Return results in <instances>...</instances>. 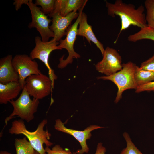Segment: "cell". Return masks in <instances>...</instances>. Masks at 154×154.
I'll return each instance as SVG.
<instances>
[{"mask_svg":"<svg viewBox=\"0 0 154 154\" xmlns=\"http://www.w3.org/2000/svg\"><path fill=\"white\" fill-rule=\"evenodd\" d=\"M146 10L145 19L148 26L154 29V0H146L144 2Z\"/></svg>","mask_w":154,"mask_h":154,"instance_id":"cell-20","label":"cell"},{"mask_svg":"<svg viewBox=\"0 0 154 154\" xmlns=\"http://www.w3.org/2000/svg\"><path fill=\"white\" fill-rule=\"evenodd\" d=\"M134 76L138 86L154 81V72L142 70L136 65Z\"/></svg>","mask_w":154,"mask_h":154,"instance_id":"cell-18","label":"cell"},{"mask_svg":"<svg viewBox=\"0 0 154 154\" xmlns=\"http://www.w3.org/2000/svg\"><path fill=\"white\" fill-rule=\"evenodd\" d=\"M135 90V92L137 93L144 91H154V80L145 84L138 86Z\"/></svg>","mask_w":154,"mask_h":154,"instance_id":"cell-25","label":"cell"},{"mask_svg":"<svg viewBox=\"0 0 154 154\" xmlns=\"http://www.w3.org/2000/svg\"><path fill=\"white\" fill-rule=\"evenodd\" d=\"M14 145L16 154H34L36 151L26 137L15 139Z\"/></svg>","mask_w":154,"mask_h":154,"instance_id":"cell-19","label":"cell"},{"mask_svg":"<svg viewBox=\"0 0 154 154\" xmlns=\"http://www.w3.org/2000/svg\"><path fill=\"white\" fill-rule=\"evenodd\" d=\"M12 56L9 54L0 60V83L19 82L18 74L12 63Z\"/></svg>","mask_w":154,"mask_h":154,"instance_id":"cell-13","label":"cell"},{"mask_svg":"<svg viewBox=\"0 0 154 154\" xmlns=\"http://www.w3.org/2000/svg\"><path fill=\"white\" fill-rule=\"evenodd\" d=\"M87 0H56L52 13H59L63 16L73 11H79L86 4Z\"/></svg>","mask_w":154,"mask_h":154,"instance_id":"cell-15","label":"cell"},{"mask_svg":"<svg viewBox=\"0 0 154 154\" xmlns=\"http://www.w3.org/2000/svg\"><path fill=\"white\" fill-rule=\"evenodd\" d=\"M0 154H11V153L6 151H1L0 152Z\"/></svg>","mask_w":154,"mask_h":154,"instance_id":"cell-28","label":"cell"},{"mask_svg":"<svg viewBox=\"0 0 154 154\" xmlns=\"http://www.w3.org/2000/svg\"><path fill=\"white\" fill-rule=\"evenodd\" d=\"M34 154H40L38 152L36 151Z\"/></svg>","mask_w":154,"mask_h":154,"instance_id":"cell-29","label":"cell"},{"mask_svg":"<svg viewBox=\"0 0 154 154\" xmlns=\"http://www.w3.org/2000/svg\"><path fill=\"white\" fill-rule=\"evenodd\" d=\"M102 60L95 65L99 72L109 76L122 68L121 56L115 49L107 47L105 49Z\"/></svg>","mask_w":154,"mask_h":154,"instance_id":"cell-10","label":"cell"},{"mask_svg":"<svg viewBox=\"0 0 154 154\" xmlns=\"http://www.w3.org/2000/svg\"><path fill=\"white\" fill-rule=\"evenodd\" d=\"M105 2L108 15L113 17L118 16L121 20V27L114 43H116L121 32L131 26L140 29L148 26L143 5L136 8L133 4L125 3L121 0H116L114 3Z\"/></svg>","mask_w":154,"mask_h":154,"instance_id":"cell-1","label":"cell"},{"mask_svg":"<svg viewBox=\"0 0 154 154\" xmlns=\"http://www.w3.org/2000/svg\"><path fill=\"white\" fill-rule=\"evenodd\" d=\"M27 5L30 9L32 18V21L29 24L28 27L36 28L41 35L42 41L44 42L48 41L50 38L54 36L49 26L52 20L48 18L40 8L34 3L32 0H29Z\"/></svg>","mask_w":154,"mask_h":154,"instance_id":"cell-7","label":"cell"},{"mask_svg":"<svg viewBox=\"0 0 154 154\" xmlns=\"http://www.w3.org/2000/svg\"><path fill=\"white\" fill-rule=\"evenodd\" d=\"M144 39L154 41V29L147 26L141 29L136 33L130 35L127 38L129 41L133 42Z\"/></svg>","mask_w":154,"mask_h":154,"instance_id":"cell-17","label":"cell"},{"mask_svg":"<svg viewBox=\"0 0 154 154\" xmlns=\"http://www.w3.org/2000/svg\"><path fill=\"white\" fill-rule=\"evenodd\" d=\"M30 96L24 87L18 99L15 100H12L9 102L13 109L11 114L5 119L6 125L8 121L15 116L27 122L33 119L34 114L37 111L40 103L39 100L34 98L31 99Z\"/></svg>","mask_w":154,"mask_h":154,"instance_id":"cell-4","label":"cell"},{"mask_svg":"<svg viewBox=\"0 0 154 154\" xmlns=\"http://www.w3.org/2000/svg\"><path fill=\"white\" fill-rule=\"evenodd\" d=\"M45 150L47 154H73L68 149H64L59 145H55L52 149L48 147H46Z\"/></svg>","mask_w":154,"mask_h":154,"instance_id":"cell-23","label":"cell"},{"mask_svg":"<svg viewBox=\"0 0 154 154\" xmlns=\"http://www.w3.org/2000/svg\"><path fill=\"white\" fill-rule=\"evenodd\" d=\"M49 16L52 18V24L50 28L54 33L53 39L58 42L66 35L67 30L70 26L72 22L78 17L79 13L77 11L71 12L66 16H63L59 13H52Z\"/></svg>","mask_w":154,"mask_h":154,"instance_id":"cell-12","label":"cell"},{"mask_svg":"<svg viewBox=\"0 0 154 154\" xmlns=\"http://www.w3.org/2000/svg\"><path fill=\"white\" fill-rule=\"evenodd\" d=\"M24 87L30 96L39 100L49 95L53 89L50 78L42 73L28 77Z\"/></svg>","mask_w":154,"mask_h":154,"instance_id":"cell-8","label":"cell"},{"mask_svg":"<svg viewBox=\"0 0 154 154\" xmlns=\"http://www.w3.org/2000/svg\"><path fill=\"white\" fill-rule=\"evenodd\" d=\"M55 2V0H36L35 4L40 6L41 10L44 14L50 15L54 11Z\"/></svg>","mask_w":154,"mask_h":154,"instance_id":"cell-22","label":"cell"},{"mask_svg":"<svg viewBox=\"0 0 154 154\" xmlns=\"http://www.w3.org/2000/svg\"><path fill=\"white\" fill-rule=\"evenodd\" d=\"M35 46L30 53V56L32 59H38L45 65L48 70L49 77L51 79L53 89L54 88V81L57 79L54 70L50 67L49 63L50 55L53 50H62L58 47L59 42L53 38L47 42H43L41 38L37 36L35 38Z\"/></svg>","mask_w":154,"mask_h":154,"instance_id":"cell-5","label":"cell"},{"mask_svg":"<svg viewBox=\"0 0 154 154\" xmlns=\"http://www.w3.org/2000/svg\"><path fill=\"white\" fill-rule=\"evenodd\" d=\"M140 68L142 70L154 72V54L148 60L142 62Z\"/></svg>","mask_w":154,"mask_h":154,"instance_id":"cell-24","label":"cell"},{"mask_svg":"<svg viewBox=\"0 0 154 154\" xmlns=\"http://www.w3.org/2000/svg\"><path fill=\"white\" fill-rule=\"evenodd\" d=\"M106 152V148L103 146L101 143H98L95 154H105Z\"/></svg>","mask_w":154,"mask_h":154,"instance_id":"cell-27","label":"cell"},{"mask_svg":"<svg viewBox=\"0 0 154 154\" xmlns=\"http://www.w3.org/2000/svg\"><path fill=\"white\" fill-rule=\"evenodd\" d=\"M22 90L19 82H13L6 84L0 83V104H6L15 98Z\"/></svg>","mask_w":154,"mask_h":154,"instance_id":"cell-16","label":"cell"},{"mask_svg":"<svg viewBox=\"0 0 154 154\" xmlns=\"http://www.w3.org/2000/svg\"><path fill=\"white\" fill-rule=\"evenodd\" d=\"M85 5H84L79 11V15L76 21L68 29L66 38L64 40L61 39L59 41L58 47L61 49L62 48L66 49L68 55L65 60L64 59V56L60 58L59 63L58 66L59 68H64L68 64L72 63L74 58L78 59L80 57V54L75 51L74 47L77 36L79 23L83 10Z\"/></svg>","mask_w":154,"mask_h":154,"instance_id":"cell-6","label":"cell"},{"mask_svg":"<svg viewBox=\"0 0 154 154\" xmlns=\"http://www.w3.org/2000/svg\"><path fill=\"white\" fill-rule=\"evenodd\" d=\"M54 128L56 130L67 133L74 137L80 143L81 149L78 150L73 154H83L88 153L89 148L87 144V140L90 139L91 136V132L95 129L104 128L99 126L92 125L86 128L83 131L76 130L66 128L61 120L58 119L55 120Z\"/></svg>","mask_w":154,"mask_h":154,"instance_id":"cell-11","label":"cell"},{"mask_svg":"<svg viewBox=\"0 0 154 154\" xmlns=\"http://www.w3.org/2000/svg\"><path fill=\"white\" fill-rule=\"evenodd\" d=\"M46 119L43 120L38 125L35 131L31 132L28 130L23 120H16L11 123V126L9 129L11 134H23L29 140V141L35 150L40 154H47L43 146L45 144L46 147L51 146L53 143L49 141L51 134L47 130L44 129L46 124Z\"/></svg>","mask_w":154,"mask_h":154,"instance_id":"cell-2","label":"cell"},{"mask_svg":"<svg viewBox=\"0 0 154 154\" xmlns=\"http://www.w3.org/2000/svg\"><path fill=\"white\" fill-rule=\"evenodd\" d=\"M12 63L18 74L19 82L22 89L25 86L26 79L28 77L32 75L42 73L37 62L27 55H16L13 58Z\"/></svg>","mask_w":154,"mask_h":154,"instance_id":"cell-9","label":"cell"},{"mask_svg":"<svg viewBox=\"0 0 154 154\" xmlns=\"http://www.w3.org/2000/svg\"><path fill=\"white\" fill-rule=\"evenodd\" d=\"M123 136L126 141L127 146L121 151L120 154H143L133 143L127 133L124 132Z\"/></svg>","mask_w":154,"mask_h":154,"instance_id":"cell-21","label":"cell"},{"mask_svg":"<svg viewBox=\"0 0 154 154\" xmlns=\"http://www.w3.org/2000/svg\"><path fill=\"white\" fill-rule=\"evenodd\" d=\"M29 0H16L13 3V4L15 5V8L16 11L18 10L22 5L23 4H27L28 3Z\"/></svg>","mask_w":154,"mask_h":154,"instance_id":"cell-26","label":"cell"},{"mask_svg":"<svg viewBox=\"0 0 154 154\" xmlns=\"http://www.w3.org/2000/svg\"><path fill=\"white\" fill-rule=\"evenodd\" d=\"M87 18L86 15L82 12L79 23L77 35L84 37L90 44L91 42H93L100 50L102 55L105 49L103 44L96 37L93 31L92 26L88 23Z\"/></svg>","mask_w":154,"mask_h":154,"instance_id":"cell-14","label":"cell"},{"mask_svg":"<svg viewBox=\"0 0 154 154\" xmlns=\"http://www.w3.org/2000/svg\"><path fill=\"white\" fill-rule=\"evenodd\" d=\"M122 68L120 70L109 76L97 77L98 79L110 80L117 86L118 90L114 102L118 103L122 98L123 92L130 89H136L138 86L134 76L136 64L131 61L122 64Z\"/></svg>","mask_w":154,"mask_h":154,"instance_id":"cell-3","label":"cell"}]
</instances>
